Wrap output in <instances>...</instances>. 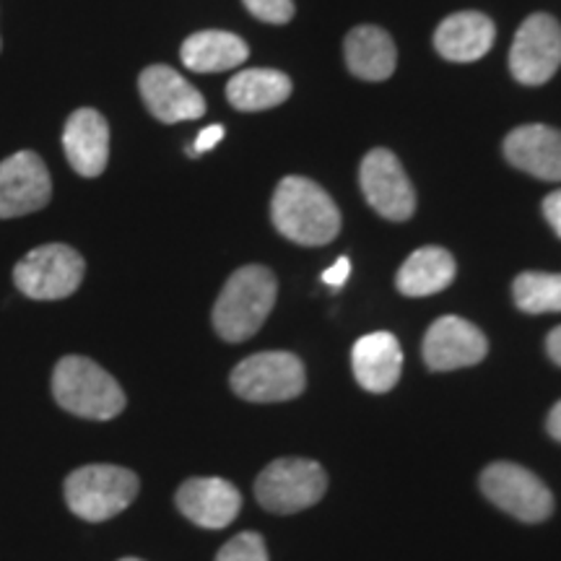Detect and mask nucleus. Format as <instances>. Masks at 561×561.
<instances>
[{"mask_svg":"<svg viewBox=\"0 0 561 561\" xmlns=\"http://www.w3.org/2000/svg\"><path fill=\"white\" fill-rule=\"evenodd\" d=\"M273 224L286 240L320 248L333 242L341 231V210L318 182L307 178L280 180L271 206Z\"/></svg>","mask_w":561,"mask_h":561,"instance_id":"nucleus-1","label":"nucleus"},{"mask_svg":"<svg viewBox=\"0 0 561 561\" xmlns=\"http://www.w3.org/2000/svg\"><path fill=\"white\" fill-rule=\"evenodd\" d=\"M278 284L265 265L234 271L214 305V328L224 341L242 343L255 335L276 305Z\"/></svg>","mask_w":561,"mask_h":561,"instance_id":"nucleus-2","label":"nucleus"},{"mask_svg":"<svg viewBox=\"0 0 561 561\" xmlns=\"http://www.w3.org/2000/svg\"><path fill=\"white\" fill-rule=\"evenodd\" d=\"M53 396L60 409L81 419L110 421L125 409V392L115 377L87 356H66L53 371Z\"/></svg>","mask_w":561,"mask_h":561,"instance_id":"nucleus-3","label":"nucleus"},{"mask_svg":"<svg viewBox=\"0 0 561 561\" xmlns=\"http://www.w3.org/2000/svg\"><path fill=\"white\" fill-rule=\"evenodd\" d=\"M138 494V476L121 466H83L66 479V502L81 520L102 523L128 510Z\"/></svg>","mask_w":561,"mask_h":561,"instance_id":"nucleus-4","label":"nucleus"},{"mask_svg":"<svg viewBox=\"0 0 561 561\" xmlns=\"http://www.w3.org/2000/svg\"><path fill=\"white\" fill-rule=\"evenodd\" d=\"M328 476L320 462L307 458H280L271 462L255 481V496L261 507L276 515L301 512L322 500Z\"/></svg>","mask_w":561,"mask_h":561,"instance_id":"nucleus-5","label":"nucleus"},{"mask_svg":"<svg viewBox=\"0 0 561 561\" xmlns=\"http://www.w3.org/2000/svg\"><path fill=\"white\" fill-rule=\"evenodd\" d=\"M229 382L231 390L244 401H291L305 390V364L289 351H261L237 364Z\"/></svg>","mask_w":561,"mask_h":561,"instance_id":"nucleus-6","label":"nucleus"},{"mask_svg":"<svg viewBox=\"0 0 561 561\" xmlns=\"http://www.w3.org/2000/svg\"><path fill=\"white\" fill-rule=\"evenodd\" d=\"M87 263L68 244H42L24 255L13 268L19 291L30 299H66L81 286Z\"/></svg>","mask_w":561,"mask_h":561,"instance_id":"nucleus-7","label":"nucleus"},{"mask_svg":"<svg viewBox=\"0 0 561 561\" xmlns=\"http://www.w3.org/2000/svg\"><path fill=\"white\" fill-rule=\"evenodd\" d=\"M481 491L491 504L520 523H543L553 512L549 486L517 462H491L481 473Z\"/></svg>","mask_w":561,"mask_h":561,"instance_id":"nucleus-8","label":"nucleus"},{"mask_svg":"<svg viewBox=\"0 0 561 561\" xmlns=\"http://www.w3.org/2000/svg\"><path fill=\"white\" fill-rule=\"evenodd\" d=\"M561 66V26L549 13H533L523 21L510 50V70L525 87L551 81Z\"/></svg>","mask_w":561,"mask_h":561,"instance_id":"nucleus-9","label":"nucleus"},{"mask_svg":"<svg viewBox=\"0 0 561 561\" xmlns=\"http://www.w3.org/2000/svg\"><path fill=\"white\" fill-rule=\"evenodd\" d=\"M362 193L388 221H405L416 210V193L398 157L388 149L369 151L362 161Z\"/></svg>","mask_w":561,"mask_h":561,"instance_id":"nucleus-10","label":"nucleus"},{"mask_svg":"<svg viewBox=\"0 0 561 561\" xmlns=\"http://www.w3.org/2000/svg\"><path fill=\"white\" fill-rule=\"evenodd\" d=\"M53 198V180L34 151H19L0 161V219L34 214Z\"/></svg>","mask_w":561,"mask_h":561,"instance_id":"nucleus-11","label":"nucleus"},{"mask_svg":"<svg viewBox=\"0 0 561 561\" xmlns=\"http://www.w3.org/2000/svg\"><path fill=\"white\" fill-rule=\"evenodd\" d=\"M140 96L159 123H185L206 115V100L170 66H149L138 79Z\"/></svg>","mask_w":561,"mask_h":561,"instance_id":"nucleus-12","label":"nucleus"},{"mask_svg":"<svg viewBox=\"0 0 561 561\" xmlns=\"http://www.w3.org/2000/svg\"><path fill=\"white\" fill-rule=\"evenodd\" d=\"M489 341L473 322L455 318H439L426 331L424 339V362L432 371H453L473 367L486 359Z\"/></svg>","mask_w":561,"mask_h":561,"instance_id":"nucleus-13","label":"nucleus"},{"mask_svg":"<svg viewBox=\"0 0 561 561\" xmlns=\"http://www.w3.org/2000/svg\"><path fill=\"white\" fill-rule=\"evenodd\" d=\"M68 164L81 178H100L110 161V125L96 110L81 107L68 117L62 130Z\"/></svg>","mask_w":561,"mask_h":561,"instance_id":"nucleus-14","label":"nucleus"},{"mask_svg":"<svg viewBox=\"0 0 561 561\" xmlns=\"http://www.w3.org/2000/svg\"><path fill=\"white\" fill-rule=\"evenodd\" d=\"M178 507L201 528L219 530L240 515L242 496L227 479H187L178 491Z\"/></svg>","mask_w":561,"mask_h":561,"instance_id":"nucleus-15","label":"nucleus"},{"mask_svg":"<svg viewBox=\"0 0 561 561\" xmlns=\"http://www.w3.org/2000/svg\"><path fill=\"white\" fill-rule=\"evenodd\" d=\"M504 157L512 167L546 182H561V130L549 125H523L504 138Z\"/></svg>","mask_w":561,"mask_h":561,"instance_id":"nucleus-16","label":"nucleus"},{"mask_svg":"<svg viewBox=\"0 0 561 561\" xmlns=\"http://www.w3.org/2000/svg\"><path fill=\"white\" fill-rule=\"evenodd\" d=\"M354 377L364 390L388 392L401 380L403 351L392 333H369L354 343L351 351Z\"/></svg>","mask_w":561,"mask_h":561,"instance_id":"nucleus-17","label":"nucleus"},{"mask_svg":"<svg viewBox=\"0 0 561 561\" xmlns=\"http://www.w3.org/2000/svg\"><path fill=\"white\" fill-rule=\"evenodd\" d=\"M494 37V21L479 11H462L447 16L437 26L434 47L450 62H476L491 50Z\"/></svg>","mask_w":561,"mask_h":561,"instance_id":"nucleus-18","label":"nucleus"},{"mask_svg":"<svg viewBox=\"0 0 561 561\" xmlns=\"http://www.w3.org/2000/svg\"><path fill=\"white\" fill-rule=\"evenodd\" d=\"M343 53L348 70L362 81H388L396 73V42L380 26L364 24L351 30Z\"/></svg>","mask_w":561,"mask_h":561,"instance_id":"nucleus-19","label":"nucleus"},{"mask_svg":"<svg viewBox=\"0 0 561 561\" xmlns=\"http://www.w3.org/2000/svg\"><path fill=\"white\" fill-rule=\"evenodd\" d=\"M182 62L193 73H221L248 60V45L237 34L208 30L182 42Z\"/></svg>","mask_w":561,"mask_h":561,"instance_id":"nucleus-20","label":"nucleus"},{"mask_svg":"<svg viewBox=\"0 0 561 561\" xmlns=\"http://www.w3.org/2000/svg\"><path fill=\"white\" fill-rule=\"evenodd\" d=\"M291 96L289 76L271 68H250L237 73L227 87V100L234 110L263 112L278 107Z\"/></svg>","mask_w":561,"mask_h":561,"instance_id":"nucleus-21","label":"nucleus"},{"mask_svg":"<svg viewBox=\"0 0 561 561\" xmlns=\"http://www.w3.org/2000/svg\"><path fill=\"white\" fill-rule=\"evenodd\" d=\"M455 257L445 248H421L398 271V289L405 297H430L453 284Z\"/></svg>","mask_w":561,"mask_h":561,"instance_id":"nucleus-22","label":"nucleus"},{"mask_svg":"<svg viewBox=\"0 0 561 561\" xmlns=\"http://www.w3.org/2000/svg\"><path fill=\"white\" fill-rule=\"evenodd\" d=\"M517 310L528 314L561 312V273H520L512 284Z\"/></svg>","mask_w":561,"mask_h":561,"instance_id":"nucleus-23","label":"nucleus"},{"mask_svg":"<svg viewBox=\"0 0 561 561\" xmlns=\"http://www.w3.org/2000/svg\"><path fill=\"white\" fill-rule=\"evenodd\" d=\"M216 561H268V549L257 533H240L221 546Z\"/></svg>","mask_w":561,"mask_h":561,"instance_id":"nucleus-24","label":"nucleus"},{"mask_svg":"<svg viewBox=\"0 0 561 561\" xmlns=\"http://www.w3.org/2000/svg\"><path fill=\"white\" fill-rule=\"evenodd\" d=\"M244 5L265 24H286L294 16V0H244Z\"/></svg>","mask_w":561,"mask_h":561,"instance_id":"nucleus-25","label":"nucleus"},{"mask_svg":"<svg viewBox=\"0 0 561 561\" xmlns=\"http://www.w3.org/2000/svg\"><path fill=\"white\" fill-rule=\"evenodd\" d=\"M221 138H224L221 125H208V128L201 130V136L195 138V146H191L187 153H191V157H201V153L216 149V146L221 144Z\"/></svg>","mask_w":561,"mask_h":561,"instance_id":"nucleus-26","label":"nucleus"},{"mask_svg":"<svg viewBox=\"0 0 561 561\" xmlns=\"http://www.w3.org/2000/svg\"><path fill=\"white\" fill-rule=\"evenodd\" d=\"M348 273H351V261L348 257H339L331 268L322 273V284L333 286V289H341V286L348 280Z\"/></svg>","mask_w":561,"mask_h":561,"instance_id":"nucleus-27","label":"nucleus"},{"mask_svg":"<svg viewBox=\"0 0 561 561\" xmlns=\"http://www.w3.org/2000/svg\"><path fill=\"white\" fill-rule=\"evenodd\" d=\"M543 216H546V219H549L551 229L561 237V191H553L551 195H546Z\"/></svg>","mask_w":561,"mask_h":561,"instance_id":"nucleus-28","label":"nucleus"},{"mask_svg":"<svg viewBox=\"0 0 561 561\" xmlns=\"http://www.w3.org/2000/svg\"><path fill=\"white\" fill-rule=\"evenodd\" d=\"M546 351H549L551 362L561 367V325L553 328V331L549 333V339H546Z\"/></svg>","mask_w":561,"mask_h":561,"instance_id":"nucleus-29","label":"nucleus"},{"mask_svg":"<svg viewBox=\"0 0 561 561\" xmlns=\"http://www.w3.org/2000/svg\"><path fill=\"white\" fill-rule=\"evenodd\" d=\"M546 430L557 442H561V401L553 405L551 413H549V421H546Z\"/></svg>","mask_w":561,"mask_h":561,"instance_id":"nucleus-30","label":"nucleus"},{"mask_svg":"<svg viewBox=\"0 0 561 561\" xmlns=\"http://www.w3.org/2000/svg\"><path fill=\"white\" fill-rule=\"evenodd\" d=\"M121 561H140V559H133V557H128V559H121Z\"/></svg>","mask_w":561,"mask_h":561,"instance_id":"nucleus-31","label":"nucleus"},{"mask_svg":"<svg viewBox=\"0 0 561 561\" xmlns=\"http://www.w3.org/2000/svg\"><path fill=\"white\" fill-rule=\"evenodd\" d=\"M0 47H3V42H0Z\"/></svg>","mask_w":561,"mask_h":561,"instance_id":"nucleus-32","label":"nucleus"}]
</instances>
